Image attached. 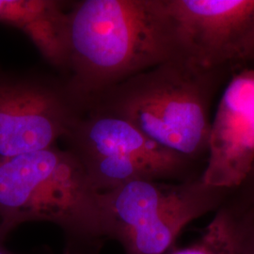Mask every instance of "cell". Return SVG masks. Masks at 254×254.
Instances as JSON below:
<instances>
[{
  "instance_id": "obj_1",
  "label": "cell",
  "mask_w": 254,
  "mask_h": 254,
  "mask_svg": "<svg viewBox=\"0 0 254 254\" xmlns=\"http://www.w3.org/2000/svg\"><path fill=\"white\" fill-rule=\"evenodd\" d=\"M68 14L66 77L87 106L137 73L185 57L168 0H83Z\"/></svg>"
},
{
  "instance_id": "obj_3",
  "label": "cell",
  "mask_w": 254,
  "mask_h": 254,
  "mask_svg": "<svg viewBox=\"0 0 254 254\" xmlns=\"http://www.w3.org/2000/svg\"><path fill=\"white\" fill-rule=\"evenodd\" d=\"M96 195L67 149L52 146L0 158V241L31 221L52 222L89 241L101 238Z\"/></svg>"
},
{
  "instance_id": "obj_11",
  "label": "cell",
  "mask_w": 254,
  "mask_h": 254,
  "mask_svg": "<svg viewBox=\"0 0 254 254\" xmlns=\"http://www.w3.org/2000/svg\"><path fill=\"white\" fill-rule=\"evenodd\" d=\"M239 190L243 191L246 195H248L252 200H254V165L251 173L249 174L244 184L239 188Z\"/></svg>"
},
{
  "instance_id": "obj_10",
  "label": "cell",
  "mask_w": 254,
  "mask_h": 254,
  "mask_svg": "<svg viewBox=\"0 0 254 254\" xmlns=\"http://www.w3.org/2000/svg\"><path fill=\"white\" fill-rule=\"evenodd\" d=\"M50 3L51 0H0V23L21 30Z\"/></svg>"
},
{
  "instance_id": "obj_4",
  "label": "cell",
  "mask_w": 254,
  "mask_h": 254,
  "mask_svg": "<svg viewBox=\"0 0 254 254\" xmlns=\"http://www.w3.org/2000/svg\"><path fill=\"white\" fill-rule=\"evenodd\" d=\"M234 190L205 184L136 180L98 192L101 238L117 240L126 254H167L193 220L215 212Z\"/></svg>"
},
{
  "instance_id": "obj_5",
  "label": "cell",
  "mask_w": 254,
  "mask_h": 254,
  "mask_svg": "<svg viewBox=\"0 0 254 254\" xmlns=\"http://www.w3.org/2000/svg\"><path fill=\"white\" fill-rule=\"evenodd\" d=\"M64 139L96 192L136 180L187 181L202 173L200 163L157 144L127 121L96 109H89Z\"/></svg>"
},
{
  "instance_id": "obj_6",
  "label": "cell",
  "mask_w": 254,
  "mask_h": 254,
  "mask_svg": "<svg viewBox=\"0 0 254 254\" xmlns=\"http://www.w3.org/2000/svg\"><path fill=\"white\" fill-rule=\"evenodd\" d=\"M87 110L66 76L0 66V158L55 146Z\"/></svg>"
},
{
  "instance_id": "obj_8",
  "label": "cell",
  "mask_w": 254,
  "mask_h": 254,
  "mask_svg": "<svg viewBox=\"0 0 254 254\" xmlns=\"http://www.w3.org/2000/svg\"><path fill=\"white\" fill-rule=\"evenodd\" d=\"M254 165V69L234 73L211 121L208 153L201 178L207 185L236 190Z\"/></svg>"
},
{
  "instance_id": "obj_7",
  "label": "cell",
  "mask_w": 254,
  "mask_h": 254,
  "mask_svg": "<svg viewBox=\"0 0 254 254\" xmlns=\"http://www.w3.org/2000/svg\"><path fill=\"white\" fill-rule=\"evenodd\" d=\"M184 54L206 70L254 61V0H168Z\"/></svg>"
},
{
  "instance_id": "obj_9",
  "label": "cell",
  "mask_w": 254,
  "mask_h": 254,
  "mask_svg": "<svg viewBox=\"0 0 254 254\" xmlns=\"http://www.w3.org/2000/svg\"><path fill=\"white\" fill-rule=\"evenodd\" d=\"M167 254H254V200L233 191L194 243Z\"/></svg>"
},
{
  "instance_id": "obj_2",
  "label": "cell",
  "mask_w": 254,
  "mask_h": 254,
  "mask_svg": "<svg viewBox=\"0 0 254 254\" xmlns=\"http://www.w3.org/2000/svg\"><path fill=\"white\" fill-rule=\"evenodd\" d=\"M230 72L177 58L96 95L88 110L123 119L157 144L200 163L208 153L212 104Z\"/></svg>"
},
{
  "instance_id": "obj_13",
  "label": "cell",
  "mask_w": 254,
  "mask_h": 254,
  "mask_svg": "<svg viewBox=\"0 0 254 254\" xmlns=\"http://www.w3.org/2000/svg\"></svg>"
},
{
  "instance_id": "obj_12",
  "label": "cell",
  "mask_w": 254,
  "mask_h": 254,
  "mask_svg": "<svg viewBox=\"0 0 254 254\" xmlns=\"http://www.w3.org/2000/svg\"><path fill=\"white\" fill-rule=\"evenodd\" d=\"M3 243V241H0V254H13L4 247Z\"/></svg>"
}]
</instances>
